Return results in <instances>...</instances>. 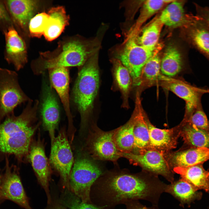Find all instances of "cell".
I'll return each mask as SVG.
<instances>
[{
    "instance_id": "1",
    "label": "cell",
    "mask_w": 209,
    "mask_h": 209,
    "mask_svg": "<svg viewBox=\"0 0 209 209\" xmlns=\"http://www.w3.org/2000/svg\"><path fill=\"white\" fill-rule=\"evenodd\" d=\"M146 174L125 170L106 171L91 188V203L103 209H113L129 201L143 200L158 206L167 184L155 176Z\"/></svg>"
},
{
    "instance_id": "2",
    "label": "cell",
    "mask_w": 209,
    "mask_h": 209,
    "mask_svg": "<svg viewBox=\"0 0 209 209\" xmlns=\"http://www.w3.org/2000/svg\"><path fill=\"white\" fill-rule=\"evenodd\" d=\"M30 99L21 114L6 117L0 124V154L14 155L20 161L28 156L36 125L39 102Z\"/></svg>"
},
{
    "instance_id": "3",
    "label": "cell",
    "mask_w": 209,
    "mask_h": 209,
    "mask_svg": "<svg viewBox=\"0 0 209 209\" xmlns=\"http://www.w3.org/2000/svg\"><path fill=\"white\" fill-rule=\"evenodd\" d=\"M99 78L97 56L95 55L80 70L73 89L72 99L80 115L82 128L86 126L92 114Z\"/></svg>"
},
{
    "instance_id": "4",
    "label": "cell",
    "mask_w": 209,
    "mask_h": 209,
    "mask_svg": "<svg viewBox=\"0 0 209 209\" xmlns=\"http://www.w3.org/2000/svg\"><path fill=\"white\" fill-rule=\"evenodd\" d=\"M105 172L93 160L79 156L76 159L71 172L69 187L82 201L91 203L90 197L91 188Z\"/></svg>"
},
{
    "instance_id": "5",
    "label": "cell",
    "mask_w": 209,
    "mask_h": 209,
    "mask_svg": "<svg viewBox=\"0 0 209 209\" xmlns=\"http://www.w3.org/2000/svg\"><path fill=\"white\" fill-rule=\"evenodd\" d=\"M121 51L117 55L119 60L128 70L134 87L141 85V74L144 66L156 51L161 46L152 49L138 44L136 34H131Z\"/></svg>"
},
{
    "instance_id": "6",
    "label": "cell",
    "mask_w": 209,
    "mask_h": 209,
    "mask_svg": "<svg viewBox=\"0 0 209 209\" xmlns=\"http://www.w3.org/2000/svg\"><path fill=\"white\" fill-rule=\"evenodd\" d=\"M30 99L21 89L17 73L0 68V121L14 114L18 105Z\"/></svg>"
},
{
    "instance_id": "7",
    "label": "cell",
    "mask_w": 209,
    "mask_h": 209,
    "mask_svg": "<svg viewBox=\"0 0 209 209\" xmlns=\"http://www.w3.org/2000/svg\"><path fill=\"white\" fill-rule=\"evenodd\" d=\"M116 130L106 131L95 125H92L86 141L85 147L93 159L116 163L122 157V153L118 149L114 140Z\"/></svg>"
},
{
    "instance_id": "8",
    "label": "cell",
    "mask_w": 209,
    "mask_h": 209,
    "mask_svg": "<svg viewBox=\"0 0 209 209\" xmlns=\"http://www.w3.org/2000/svg\"><path fill=\"white\" fill-rule=\"evenodd\" d=\"M86 46L78 41L66 43L61 52L56 56L43 60L40 65L33 70L36 74L43 73L46 70L60 67L80 66L86 62L91 53Z\"/></svg>"
},
{
    "instance_id": "9",
    "label": "cell",
    "mask_w": 209,
    "mask_h": 209,
    "mask_svg": "<svg viewBox=\"0 0 209 209\" xmlns=\"http://www.w3.org/2000/svg\"><path fill=\"white\" fill-rule=\"evenodd\" d=\"M161 85L184 100L185 111L184 120H187L195 110L202 106L201 98L205 93H209L206 87H199L180 80L170 78L161 74L159 78Z\"/></svg>"
},
{
    "instance_id": "10",
    "label": "cell",
    "mask_w": 209,
    "mask_h": 209,
    "mask_svg": "<svg viewBox=\"0 0 209 209\" xmlns=\"http://www.w3.org/2000/svg\"><path fill=\"white\" fill-rule=\"evenodd\" d=\"M0 26L5 41L4 58L9 64H12L15 69L19 71L24 67L27 62L25 42L12 21L5 22Z\"/></svg>"
},
{
    "instance_id": "11",
    "label": "cell",
    "mask_w": 209,
    "mask_h": 209,
    "mask_svg": "<svg viewBox=\"0 0 209 209\" xmlns=\"http://www.w3.org/2000/svg\"><path fill=\"white\" fill-rule=\"evenodd\" d=\"M51 163L60 174L64 182L69 185L73 157L65 130H60L51 145Z\"/></svg>"
},
{
    "instance_id": "12",
    "label": "cell",
    "mask_w": 209,
    "mask_h": 209,
    "mask_svg": "<svg viewBox=\"0 0 209 209\" xmlns=\"http://www.w3.org/2000/svg\"><path fill=\"white\" fill-rule=\"evenodd\" d=\"M6 157L4 174L1 176L0 186V197L3 202L8 200L25 209H32L23 187L16 167L9 165Z\"/></svg>"
},
{
    "instance_id": "13",
    "label": "cell",
    "mask_w": 209,
    "mask_h": 209,
    "mask_svg": "<svg viewBox=\"0 0 209 209\" xmlns=\"http://www.w3.org/2000/svg\"><path fill=\"white\" fill-rule=\"evenodd\" d=\"M122 156L154 175H161L170 183L174 181L172 173L162 154L158 151L149 150L140 153H122Z\"/></svg>"
},
{
    "instance_id": "14",
    "label": "cell",
    "mask_w": 209,
    "mask_h": 209,
    "mask_svg": "<svg viewBox=\"0 0 209 209\" xmlns=\"http://www.w3.org/2000/svg\"><path fill=\"white\" fill-rule=\"evenodd\" d=\"M43 86L40 112L43 126L49 133L52 144L55 138V130L60 120V107L51 84L44 82Z\"/></svg>"
},
{
    "instance_id": "15",
    "label": "cell",
    "mask_w": 209,
    "mask_h": 209,
    "mask_svg": "<svg viewBox=\"0 0 209 209\" xmlns=\"http://www.w3.org/2000/svg\"><path fill=\"white\" fill-rule=\"evenodd\" d=\"M3 1L14 27L26 31L37 9V1L5 0Z\"/></svg>"
},
{
    "instance_id": "16",
    "label": "cell",
    "mask_w": 209,
    "mask_h": 209,
    "mask_svg": "<svg viewBox=\"0 0 209 209\" xmlns=\"http://www.w3.org/2000/svg\"><path fill=\"white\" fill-rule=\"evenodd\" d=\"M48 70L50 84L57 92L63 104L67 117L69 132L71 134L73 128L69 104V76L68 69L67 67H60Z\"/></svg>"
},
{
    "instance_id": "17",
    "label": "cell",
    "mask_w": 209,
    "mask_h": 209,
    "mask_svg": "<svg viewBox=\"0 0 209 209\" xmlns=\"http://www.w3.org/2000/svg\"><path fill=\"white\" fill-rule=\"evenodd\" d=\"M28 157L40 183L45 191L48 201L50 200L49 190L50 171L44 147L40 139L30 146Z\"/></svg>"
},
{
    "instance_id": "18",
    "label": "cell",
    "mask_w": 209,
    "mask_h": 209,
    "mask_svg": "<svg viewBox=\"0 0 209 209\" xmlns=\"http://www.w3.org/2000/svg\"><path fill=\"white\" fill-rule=\"evenodd\" d=\"M185 3L184 1L173 0L167 5L158 17L163 25L172 28H185L190 24L193 15L185 13Z\"/></svg>"
},
{
    "instance_id": "19",
    "label": "cell",
    "mask_w": 209,
    "mask_h": 209,
    "mask_svg": "<svg viewBox=\"0 0 209 209\" xmlns=\"http://www.w3.org/2000/svg\"><path fill=\"white\" fill-rule=\"evenodd\" d=\"M185 28L192 45L209 60V28L196 15Z\"/></svg>"
},
{
    "instance_id": "20",
    "label": "cell",
    "mask_w": 209,
    "mask_h": 209,
    "mask_svg": "<svg viewBox=\"0 0 209 209\" xmlns=\"http://www.w3.org/2000/svg\"><path fill=\"white\" fill-rule=\"evenodd\" d=\"M139 95L138 92H137L134 111L135 120L133 130L134 143L133 150L141 151L149 145V135L146 116L142 107Z\"/></svg>"
},
{
    "instance_id": "21",
    "label": "cell",
    "mask_w": 209,
    "mask_h": 209,
    "mask_svg": "<svg viewBox=\"0 0 209 209\" xmlns=\"http://www.w3.org/2000/svg\"><path fill=\"white\" fill-rule=\"evenodd\" d=\"M174 171L181 179L189 183L198 190L203 189L209 193V171L203 167V164L187 167H176Z\"/></svg>"
},
{
    "instance_id": "22",
    "label": "cell",
    "mask_w": 209,
    "mask_h": 209,
    "mask_svg": "<svg viewBox=\"0 0 209 209\" xmlns=\"http://www.w3.org/2000/svg\"><path fill=\"white\" fill-rule=\"evenodd\" d=\"M48 14L49 17L43 35L47 40L51 41L61 34L69 23V18L62 6L52 8Z\"/></svg>"
},
{
    "instance_id": "23",
    "label": "cell",
    "mask_w": 209,
    "mask_h": 209,
    "mask_svg": "<svg viewBox=\"0 0 209 209\" xmlns=\"http://www.w3.org/2000/svg\"><path fill=\"white\" fill-rule=\"evenodd\" d=\"M111 62L114 85L121 93L123 101L122 107L127 109L129 107L128 99L132 87L131 75L127 68L119 60L114 58Z\"/></svg>"
},
{
    "instance_id": "24",
    "label": "cell",
    "mask_w": 209,
    "mask_h": 209,
    "mask_svg": "<svg viewBox=\"0 0 209 209\" xmlns=\"http://www.w3.org/2000/svg\"><path fill=\"white\" fill-rule=\"evenodd\" d=\"M208 160L209 148L206 147H190L175 153L172 157L174 167H188Z\"/></svg>"
},
{
    "instance_id": "25",
    "label": "cell",
    "mask_w": 209,
    "mask_h": 209,
    "mask_svg": "<svg viewBox=\"0 0 209 209\" xmlns=\"http://www.w3.org/2000/svg\"><path fill=\"white\" fill-rule=\"evenodd\" d=\"M146 122L149 132V145L151 147L168 150L176 146V137L174 129L158 128L152 125L146 117Z\"/></svg>"
},
{
    "instance_id": "26",
    "label": "cell",
    "mask_w": 209,
    "mask_h": 209,
    "mask_svg": "<svg viewBox=\"0 0 209 209\" xmlns=\"http://www.w3.org/2000/svg\"><path fill=\"white\" fill-rule=\"evenodd\" d=\"M183 66L182 57L179 51L174 45L168 46L161 59V73L166 76L172 78L181 71Z\"/></svg>"
},
{
    "instance_id": "27",
    "label": "cell",
    "mask_w": 209,
    "mask_h": 209,
    "mask_svg": "<svg viewBox=\"0 0 209 209\" xmlns=\"http://www.w3.org/2000/svg\"><path fill=\"white\" fill-rule=\"evenodd\" d=\"M135 120L134 112L125 124L116 129L114 136L116 145L122 153L131 152L134 143V127Z\"/></svg>"
},
{
    "instance_id": "28",
    "label": "cell",
    "mask_w": 209,
    "mask_h": 209,
    "mask_svg": "<svg viewBox=\"0 0 209 209\" xmlns=\"http://www.w3.org/2000/svg\"><path fill=\"white\" fill-rule=\"evenodd\" d=\"M180 134L190 147L209 148V132L199 129L189 122H183Z\"/></svg>"
},
{
    "instance_id": "29",
    "label": "cell",
    "mask_w": 209,
    "mask_h": 209,
    "mask_svg": "<svg viewBox=\"0 0 209 209\" xmlns=\"http://www.w3.org/2000/svg\"><path fill=\"white\" fill-rule=\"evenodd\" d=\"M198 190L188 182L181 178L167 184L165 192L173 196L183 207L190 204L195 198Z\"/></svg>"
},
{
    "instance_id": "30",
    "label": "cell",
    "mask_w": 209,
    "mask_h": 209,
    "mask_svg": "<svg viewBox=\"0 0 209 209\" xmlns=\"http://www.w3.org/2000/svg\"><path fill=\"white\" fill-rule=\"evenodd\" d=\"M158 17L144 27L135 39L139 45L149 48L155 49L159 45L158 42L163 26Z\"/></svg>"
},
{
    "instance_id": "31",
    "label": "cell",
    "mask_w": 209,
    "mask_h": 209,
    "mask_svg": "<svg viewBox=\"0 0 209 209\" xmlns=\"http://www.w3.org/2000/svg\"><path fill=\"white\" fill-rule=\"evenodd\" d=\"M161 46L154 53L146 63L141 74V85L145 84L150 85L159 81L161 73V58L159 51Z\"/></svg>"
},
{
    "instance_id": "32",
    "label": "cell",
    "mask_w": 209,
    "mask_h": 209,
    "mask_svg": "<svg viewBox=\"0 0 209 209\" xmlns=\"http://www.w3.org/2000/svg\"><path fill=\"white\" fill-rule=\"evenodd\" d=\"M172 1H145L142 5L140 14L137 21L136 28H138L148 19Z\"/></svg>"
},
{
    "instance_id": "33",
    "label": "cell",
    "mask_w": 209,
    "mask_h": 209,
    "mask_svg": "<svg viewBox=\"0 0 209 209\" xmlns=\"http://www.w3.org/2000/svg\"><path fill=\"white\" fill-rule=\"evenodd\" d=\"M49 17L48 13L43 12L36 15L31 19L28 27L31 36L39 38L44 35Z\"/></svg>"
},
{
    "instance_id": "34",
    "label": "cell",
    "mask_w": 209,
    "mask_h": 209,
    "mask_svg": "<svg viewBox=\"0 0 209 209\" xmlns=\"http://www.w3.org/2000/svg\"><path fill=\"white\" fill-rule=\"evenodd\" d=\"M197 128L209 132V121L204 111L202 106L198 107L187 120Z\"/></svg>"
},
{
    "instance_id": "35",
    "label": "cell",
    "mask_w": 209,
    "mask_h": 209,
    "mask_svg": "<svg viewBox=\"0 0 209 209\" xmlns=\"http://www.w3.org/2000/svg\"><path fill=\"white\" fill-rule=\"evenodd\" d=\"M70 209H103L92 203H84L74 194L68 204Z\"/></svg>"
},
{
    "instance_id": "36",
    "label": "cell",
    "mask_w": 209,
    "mask_h": 209,
    "mask_svg": "<svg viewBox=\"0 0 209 209\" xmlns=\"http://www.w3.org/2000/svg\"><path fill=\"white\" fill-rule=\"evenodd\" d=\"M197 11L196 16L209 28V8L202 7L194 3Z\"/></svg>"
},
{
    "instance_id": "37",
    "label": "cell",
    "mask_w": 209,
    "mask_h": 209,
    "mask_svg": "<svg viewBox=\"0 0 209 209\" xmlns=\"http://www.w3.org/2000/svg\"><path fill=\"white\" fill-rule=\"evenodd\" d=\"M126 209H160L158 206H152L148 207L141 203L139 200H131L125 204Z\"/></svg>"
},
{
    "instance_id": "38",
    "label": "cell",
    "mask_w": 209,
    "mask_h": 209,
    "mask_svg": "<svg viewBox=\"0 0 209 209\" xmlns=\"http://www.w3.org/2000/svg\"><path fill=\"white\" fill-rule=\"evenodd\" d=\"M11 21L3 0H0V24L6 21Z\"/></svg>"
},
{
    "instance_id": "39",
    "label": "cell",
    "mask_w": 209,
    "mask_h": 209,
    "mask_svg": "<svg viewBox=\"0 0 209 209\" xmlns=\"http://www.w3.org/2000/svg\"><path fill=\"white\" fill-rule=\"evenodd\" d=\"M1 176L0 175V185H1ZM2 202H3L1 200L0 197V205Z\"/></svg>"
},
{
    "instance_id": "40",
    "label": "cell",
    "mask_w": 209,
    "mask_h": 209,
    "mask_svg": "<svg viewBox=\"0 0 209 209\" xmlns=\"http://www.w3.org/2000/svg\"><path fill=\"white\" fill-rule=\"evenodd\" d=\"M63 209V208H61L59 207V208H56V209Z\"/></svg>"
}]
</instances>
